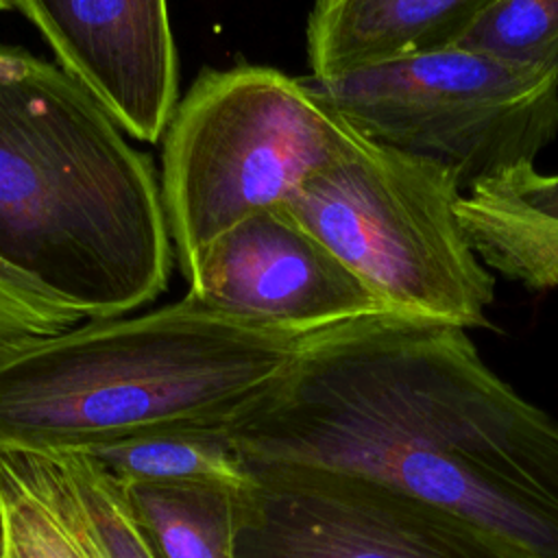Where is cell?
Segmentation results:
<instances>
[{
  "instance_id": "6da1fadb",
  "label": "cell",
  "mask_w": 558,
  "mask_h": 558,
  "mask_svg": "<svg viewBox=\"0 0 558 558\" xmlns=\"http://www.w3.org/2000/svg\"><path fill=\"white\" fill-rule=\"evenodd\" d=\"M231 436L251 477L381 482L558 558V421L497 377L460 325L381 310L305 333Z\"/></svg>"
},
{
  "instance_id": "7a4b0ae2",
  "label": "cell",
  "mask_w": 558,
  "mask_h": 558,
  "mask_svg": "<svg viewBox=\"0 0 558 558\" xmlns=\"http://www.w3.org/2000/svg\"><path fill=\"white\" fill-rule=\"evenodd\" d=\"M172 253L150 159L61 68L0 44V275L111 318L168 288Z\"/></svg>"
},
{
  "instance_id": "3957f363",
  "label": "cell",
  "mask_w": 558,
  "mask_h": 558,
  "mask_svg": "<svg viewBox=\"0 0 558 558\" xmlns=\"http://www.w3.org/2000/svg\"><path fill=\"white\" fill-rule=\"evenodd\" d=\"M301 340L190 294L83 320L0 360V451H87L168 427H233L279 386Z\"/></svg>"
},
{
  "instance_id": "277c9868",
  "label": "cell",
  "mask_w": 558,
  "mask_h": 558,
  "mask_svg": "<svg viewBox=\"0 0 558 558\" xmlns=\"http://www.w3.org/2000/svg\"><path fill=\"white\" fill-rule=\"evenodd\" d=\"M357 135L307 78L264 65L203 70L163 131L159 185L181 272L233 225L283 207Z\"/></svg>"
},
{
  "instance_id": "5b68a950",
  "label": "cell",
  "mask_w": 558,
  "mask_h": 558,
  "mask_svg": "<svg viewBox=\"0 0 558 558\" xmlns=\"http://www.w3.org/2000/svg\"><path fill=\"white\" fill-rule=\"evenodd\" d=\"M442 163L357 135L283 205L388 310L486 327L495 277L458 216Z\"/></svg>"
},
{
  "instance_id": "8992f818",
  "label": "cell",
  "mask_w": 558,
  "mask_h": 558,
  "mask_svg": "<svg viewBox=\"0 0 558 558\" xmlns=\"http://www.w3.org/2000/svg\"><path fill=\"white\" fill-rule=\"evenodd\" d=\"M307 81L360 135L438 161L469 190L534 166L558 135V72L466 46Z\"/></svg>"
},
{
  "instance_id": "52a82bcc",
  "label": "cell",
  "mask_w": 558,
  "mask_h": 558,
  "mask_svg": "<svg viewBox=\"0 0 558 558\" xmlns=\"http://www.w3.org/2000/svg\"><path fill=\"white\" fill-rule=\"evenodd\" d=\"M235 558H532L395 486L325 471L259 475L242 490Z\"/></svg>"
},
{
  "instance_id": "ba28073f",
  "label": "cell",
  "mask_w": 558,
  "mask_h": 558,
  "mask_svg": "<svg viewBox=\"0 0 558 558\" xmlns=\"http://www.w3.org/2000/svg\"><path fill=\"white\" fill-rule=\"evenodd\" d=\"M185 279L203 305L299 336L388 310L286 207L227 229L196 255Z\"/></svg>"
},
{
  "instance_id": "9c48e42d",
  "label": "cell",
  "mask_w": 558,
  "mask_h": 558,
  "mask_svg": "<svg viewBox=\"0 0 558 558\" xmlns=\"http://www.w3.org/2000/svg\"><path fill=\"white\" fill-rule=\"evenodd\" d=\"M61 70L135 140L155 144L177 107L168 0H13Z\"/></svg>"
},
{
  "instance_id": "30bf717a",
  "label": "cell",
  "mask_w": 558,
  "mask_h": 558,
  "mask_svg": "<svg viewBox=\"0 0 558 558\" xmlns=\"http://www.w3.org/2000/svg\"><path fill=\"white\" fill-rule=\"evenodd\" d=\"M497 0H316L307 20L312 76L458 46Z\"/></svg>"
},
{
  "instance_id": "8fae6325",
  "label": "cell",
  "mask_w": 558,
  "mask_h": 558,
  "mask_svg": "<svg viewBox=\"0 0 558 558\" xmlns=\"http://www.w3.org/2000/svg\"><path fill=\"white\" fill-rule=\"evenodd\" d=\"M458 216L486 268L530 290L558 286V174L519 166L484 179Z\"/></svg>"
},
{
  "instance_id": "7c38bea8",
  "label": "cell",
  "mask_w": 558,
  "mask_h": 558,
  "mask_svg": "<svg viewBox=\"0 0 558 558\" xmlns=\"http://www.w3.org/2000/svg\"><path fill=\"white\" fill-rule=\"evenodd\" d=\"M0 558H105L50 453L0 451Z\"/></svg>"
},
{
  "instance_id": "4fadbf2b",
  "label": "cell",
  "mask_w": 558,
  "mask_h": 558,
  "mask_svg": "<svg viewBox=\"0 0 558 558\" xmlns=\"http://www.w3.org/2000/svg\"><path fill=\"white\" fill-rule=\"evenodd\" d=\"M120 488L159 558H235L244 488L201 482H131Z\"/></svg>"
},
{
  "instance_id": "5bb4252c",
  "label": "cell",
  "mask_w": 558,
  "mask_h": 558,
  "mask_svg": "<svg viewBox=\"0 0 558 558\" xmlns=\"http://www.w3.org/2000/svg\"><path fill=\"white\" fill-rule=\"evenodd\" d=\"M120 484L201 482L246 488L253 477L231 427H168L85 451Z\"/></svg>"
},
{
  "instance_id": "9a60e30c",
  "label": "cell",
  "mask_w": 558,
  "mask_h": 558,
  "mask_svg": "<svg viewBox=\"0 0 558 558\" xmlns=\"http://www.w3.org/2000/svg\"><path fill=\"white\" fill-rule=\"evenodd\" d=\"M105 558H159L120 484L85 451L50 453Z\"/></svg>"
},
{
  "instance_id": "2e32d148",
  "label": "cell",
  "mask_w": 558,
  "mask_h": 558,
  "mask_svg": "<svg viewBox=\"0 0 558 558\" xmlns=\"http://www.w3.org/2000/svg\"><path fill=\"white\" fill-rule=\"evenodd\" d=\"M458 46L558 72V0H497Z\"/></svg>"
},
{
  "instance_id": "e0dca14e",
  "label": "cell",
  "mask_w": 558,
  "mask_h": 558,
  "mask_svg": "<svg viewBox=\"0 0 558 558\" xmlns=\"http://www.w3.org/2000/svg\"><path fill=\"white\" fill-rule=\"evenodd\" d=\"M83 320L0 275V360L33 340L65 331Z\"/></svg>"
},
{
  "instance_id": "ac0fdd59",
  "label": "cell",
  "mask_w": 558,
  "mask_h": 558,
  "mask_svg": "<svg viewBox=\"0 0 558 558\" xmlns=\"http://www.w3.org/2000/svg\"><path fill=\"white\" fill-rule=\"evenodd\" d=\"M9 7H13V0H0V11H7Z\"/></svg>"
}]
</instances>
